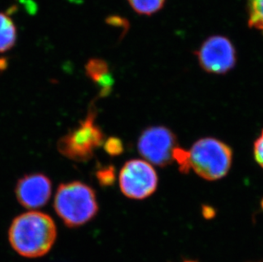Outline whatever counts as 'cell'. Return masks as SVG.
I'll return each instance as SVG.
<instances>
[{
  "instance_id": "10",
  "label": "cell",
  "mask_w": 263,
  "mask_h": 262,
  "mask_svg": "<svg viewBox=\"0 0 263 262\" xmlns=\"http://www.w3.org/2000/svg\"><path fill=\"white\" fill-rule=\"evenodd\" d=\"M16 40V30L12 20L0 13V53L6 52L14 46Z\"/></svg>"
},
{
  "instance_id": "5",
  "label": "cell",
  "mask_w": 263,
  "mask_h": 262,
  "mask_svg": "<svg viewBox=\"0 0 263 262\" xmlns=\"http://www.w3.org/2000/svg\"><path fill=\"white\" fill-rule=\"evenodd\" d=\"M158 175L151 163L142 159H132L124 163L119 173L122 193L132 199H144L156 191Z\"/></svg>"
},
{
  "instance_id": "17",
  "label": "cell",
  "mask_w": 263,
  "mask_h": 262,
  "mask_svg": "<svg viewBox=\"0 0 263 262\" xmlns=\"http://www.w3.org/2000/svg\"><path fill=\"white\" fill-rule=\"evenodd\" d=\"M203 215L206 219H211L216 215V211L211 206H204L203 207Z\"/></svg>"
},
{
  "instance_id": "15",
  "label": "cell",
  "mask_w": 263,
  "mask_h": 262,
  "mask_svg": "<svg viewBox=\"0 0 263 262\" xmlns=\"http://www.w3.org/2000/svg\"><path fill=\"white\" fill-rule=\"evenodd\" d=\"M105 150L111 156H117L124 151L121 140L117 137H110L105 142Z\"/></svg>"
},
{
  "instance_id": "19",
  "label": "cell",
  "mask_w": 263,
  "mask_h": 262,
  "mask_svg": "<svg viewBox=\"0 0 263 262\" xmlns=\"http://www.w3.org/2000/svg\"><path fill=\"white\" fill-rule=\"evenodd\" d=\"M186 262H195V261H186Z\"/></svg>"
},
{
  "instance_id": "6",
  "label": "cell",
  "mask_w": 263,
  "mask_h": 262,
  "mask_svg": "<svg viewBox=\"0 0 263 262\" xmlns=\"http://www.w3.org/2000/svg\"><path fill=\"white\" fill-rule=\"evenodd\" d=\"M176 146V135L164 126H152L145 129L137 143L138 151L146 162L159 167L172 163Z\"/></svg>"
},
{
  "instance_id": "11",
  "label": "cell",
  "mask_w": 263,
  "mask_h": 262,
  "mask_svg": "<svg viewBox=\"0 0 263 262\" xmlns=\"http://www.w3.org/2000/svg\"><path fill=\"white\" fill-rule=\"evenodd\" d=\"M249 25L263 33V0H247Z\"/></svg>"
},
{
  "instance_id": "13",
  "label": "cell",
  "mask_w": 263,
  "mask_h": 262,
  "mask_svg": "<svg viewBox=\"0 0 263 262\" xmlns=\"http://www.w3.org/2000/svg\"><path fill=\"white\" fill-rule=\"evenodd\" d=\"M173 160H176L181 173H187L191 168L189 151H186L179 146H176L174 150Z\"/></svg>"
},
{
  "instance_id": "3",
  "label": "cell",
  "mask_w": 263,
  "mask_h": 262,
  "mask_svg": "<svg viewBox=\"0 0 263 262\" xmlns=\"http://www.w3.org/2000/svg\"><path fill=\"white\" fill-rule=\"evenodd\" d=\"M189 155L191 168L207 181H217L225 177L233 162L231 147L212 137L197 141L189 151Z\"/></svg>"
},
{
  "instance_id": "4",
  "label": "cell",
  "mask_w": 263,
  "mask_h": 262,
  "mask_svg": "<svg viewBox=\"0 0 263 262\" xmlns=\"http://www.w3.org/2000/svg\"><path fill=\"white\" fill-rule=\"evenodd\" d=\"M104 142V135L96 124V111L90 110L79 126L60 139V154L76 162H86Z\"/></svg>"
},
{
  "instance_id": "2",
  "label": "cell",
  "mask_w": 263,
  "mask_h": 262,
  "mask_svg": "<svg viewBox=\"0 0 263 262\" xmlns=\"http://www.w3.org/2000/svg\"><path fill=\"white\" fill-rule=\"evenodd\" d=\"M54 208L69 228H77L93 219L98 212L94 190L80 181L61 184L55 193Z\"/></svg>"
},
{
  "instance_id": "1",
  "label": "cell",
  "mask_w": 263,
  "mask_h": 262,
  "mask_svg": "<svg viewBox=\"0 0 263 262\" xmlns=\"http://www.w3.org/2000/svg\"><path fill=\"white\" fill-rule=\"evenodd\" d=\"M57 237L52 218L44 213L30 211L13 220L9 238L13 249L25 257H40L50 251Z\"/></svg>"
},
{
  "instance_id": "14",
  "label": "cell",
  "mask_w": 263,
  "mask_h": 262,
  "mask_svg": "<svg viewBox=\"0 0 263 262\" xmlns=\"http://www.w3.org/2000/svg\"><path fill=\"white\" fill-rule=\"evenodd\" d=\"M115 170L112 166L101 169L97 174V180L102 185H111L115 181Z\"/></svg>"
},
{
  "instance_id": "9",
  "label": "cell",
  "mask_w": 263,
  "mask_h": 262,
  "mask_svg": "<svg viewBox=\"0 0 263 262\" xmlns=\"http://www.w3.org/2000/svg\"><path fill=\"white\" fill-rule=\"evenodd\" d=\"M86 72L92 81L99 85L102 97L109 94L114 84V79L107 62L101 59L89 60L86 65Z\"/></svg>"
},
{
  "instance_id": "18",
  "label": "cell",
  "mask_w": 263,
  "mask_h": 262,
  "mask_svg": "<svg viewBox=\"0 0 263 262\" xmlns=\"http://www.w3.org/2000/svg\"><path fill=\"white\" fill-rule=\"evenodd\" d=\"M261 205H262V208H263V201H262V203H261Z\"/></svg>"
},
{
  "instance_id": "8",
  "label": "cell",
  "mask_w": 263,
  "mask_h": 262,
  "mask_svg": "<svg viewBox=\"0 0 263 262\" xmlns=\"http://www.w3.org/2000/svg\"><path fill=\"white\" fill-rule=\"evenodd\" d=\"M52 193L50 178L43 174H30L23 176L15 186L18 202L27 209H37L45 205Z\"/></svg>"
},
{
  "instance_id": "7",
  "label": "cell",
  "mask_w": 263,
  "mask_h": 262,
  "mask_svg": "<svg viewBox=\"0 0 263 262\" xmlns=\"http://www.w3.org/2000/svg\"><path fill=\"white\" fill-rule=\"evenodd\" d=\"M199 65L212 74H225L237 62L234 45L228 38L216 35L207 39L196 51Z\"/></svg>"
},
{
  "instance_id": "16",
  "label": "cell",
  "mask_w": 263,
  "mask_h": 262,
  "mask_svg": "<svg viewBox=\"0 0 263 262\" xmlns=\"http://www.w3.org/2000/svg\"><path fill=\"white\" fill-rule=\"evenodd\" d=\"M254 157L256 163L263 169V130L254 143Z\"/></svg>"
},
{
  "instance_id": "12",
  "label": "cell",
  "mask_w": 263,
  "mask_h": 262,
  "mask_svg": "<svg viewBox=\"0 0 263 262\" xmlns=\"http://www.w3.org/2000/svg\"><path fill=\"white\" fill-rule=\"evenodd\" d=\"M128 2L140 15H151L164 6L165 0H128Z\"/></svg>"
}]
</instances>
